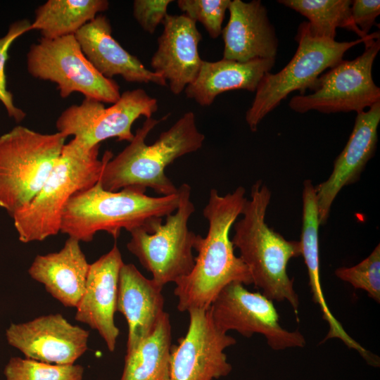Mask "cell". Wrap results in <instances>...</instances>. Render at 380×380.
<instances>
[{
    "mask_svg": "<svg viewBox=\"0 0 380 380\" xmlns=\"http://www.w3.org/2000/svg\"><path fill=\"white\" fill-rule=\"evenodd\" d=\"M245 193L243 186L224 196L215 189L210 190L203 210L208 222V233L205 237L196 235L194 250L198 255L194 266L188 275L175 283L179 311L207 310L228 284H252L251 273L241 258L234 254L229 239L230 229L246 202Z\"/></svg>",
    "mask_w": 380,
    "mask_h": 380,
    "instance_id": "obj_1",
    "label": "cell"
},
{
    "mask_svg": "<svg viewBox=\"0 0 380 380\" xmlns=\"http://www.w3.org/2000/svg\"><path fill=\"white\" fill-rule=\"evenodd\" d=\"M167 117L146 118L129 144L106 162L100 178L104 189L118 191L138 188L146 191L151 188L160 196L177 192L165 169L178 158L201 148L205 136L197 128L194 113L189 111L161 132L153 144L148 145L146 139L149 132Z\"/></svg>",
    "mask_w": 380,
    "mask_h": 380,
    "instance_id": "obj_2",
    "label": "cell"
},
{
    "mask_svg": "<svg viewBox=\"0 0 380 380\" xmlns=\"http://www.w3.org/2000/svg\"><path fill=\"white\" fill-rule=\"evenodd\" d=\"M179 194L149 196L138 188L118 191L104 189L99 181L76 193L67 203L60 232L80 242H90L98 232H106L115 239L122 229L129 233L142 229L147 233L163 222V217L178 207Z\"/></svg>",
    "mask_w": 380,
    "mask_h": 380,
    "instance_id": "obj_3",
    "label": "cell"
},
{
    "mask_svg": "<svg viewBox=\"0 0 380 380\" xmlns=\"http://www.w3.org/2000/svg\"><path fill=\"white\" fill-rule=\"evenodd\" d=\"M250 195L243 217L233 224L232 242L239 251L255 287L272 301H287L298 319L300 301L287 266L291 259L301 255L300 241L286 240L267 224L271 191L261 180L253 184Z\"/></svg>",
    "mask_w": 380,
    "mask_h": 380,
    "instance_id": "obj_4",
    "label": "cell"
},
{
    "mask_svg": "<svg viewBox=\"0 0 380 380\" xmlns=\"http://www.w3.org/2000/svg\"><path fill=\"white\" fill-rule=\"evenodd\" d=\"M99 147L87 148L75 139L65 144L39 193L11 216L21 242L42 241L60 232L63 213L70 199L96 184L106 162L113 157L110 151H106L99 159Z\"/></svg>",
    "mask_w": 380,
    "mask_h": 380,
    "instance_id": "obj_5",
    "label": "cell"
},
{
    "mask_svg": "<svg viewBox=\"0 0 380 380\" xmlns=\"http://www.w3.org/2000/svg\"><path fill=\"white\" fill-rule=\"evenodd\" d=\"M376 32L366 39L351 42L317 38L310 33L308 23L303 22L298 28L296 51L289 63L279 72H267L255 91V95L246 113V121L252 132H255L261 120L287 96L294 91L303 95L307 89L313 91L321 74L343 60L345 53L353 46L365 43Z\"/></svg>",
    "mask_w": 380,
    "mask_h": 380,
    "instance_id": "obj_6",
    "label": "cell"
},
{
    "mask_svg": "<svg viewBox=\"0 0 380 380\" xmlns=\"http://www.w3.org/2000/svg\"><path fill=\"white\" fill-rule=\"evenodd\" d=\"M67 137L18 125L0 137V207L11 216L37 196Z\"/></svg>",
    "mask_w": 380,
    "mask_h": 380,
    "instance_id": "obj_7",
    "label": "cell"
},
{
    "mask_svg": "<svg viewBox=\"0 0 380 380\" xmlns=\"http://www.w3.org/2000/svg\"><path fill=\"white\" fill-rule=\"evenodd\" d=\"M178 189L177 208L153 227L151 233L142 229L130 232L127 248L151 273L159 285L176 283L188 275L195 264L193 254L196 235L188 227L195 211L191 200V187L184 183Z\"/></svg>",
    "mask_w": 380,
    "mask_h": 380,
    "instance_id": "obj_8",
    "label": "cell"
},
{
    "mask_svg": "<svg viewBox=\"0 0 380 380\" xmlns=\"http://www.w3.org/2000/svg\"><path fill=\"white\" fill-rule=\"evenodd\" d=\"M27 68L32 77L56 83L63 99L79 92L113 104L121 95L118 83L99 73L88 61L74 34L41 38L30 48Z\"/></svg>",
    "mask_w": 380,
    "mask_h": 380,
    "instance_id": "obj_9",
    "label": "cell"
},
{
    "mask_svg": "<svg viewBox=\"0 0 380 380\" xmlns=\"http://www.w3.org/2000/svg\"><path fill=\"white\" fill-rule=\"evenodd\" d=\"M364 52L342 60L319 76L313 93L294 96L290 108L298 113L317 110L323 113L363 111L380 101V89L372 78V66L380 49L379 37L365 44Z\"/></svg>",
    "mask_w": 380,
    "mask_h": 380,
    "instance_id": "obj_10",
    "label": "cell"
},
{
    "mask_svg": "<svg viewBox=\"0 0 380 380\" xmlns=\"http://www.w3.org/2000/svg\"><path fill=\"white\" fill-rule=\"evenodd\" d=\"M158 108L157 99L142 89L124 91L108 108L101 101L85 98L80 104L72 105L62 112L56 120V129L67 137L73 136L87 148L110 138L130 142L134 121L141 116L151 118Z\"/></svg>",
    "mask_w": 380,
    "mask_h": 380,
    "instance_id": "obj_11",
    "label": "cell"
},
{
    "mask_svg": "<svg viewBox=\"0 0 380 380\" xmlns=\"http://www.w3.org/2000/svg\"><path fill=\"white\" fill-rule=\"evenodd\" d=\"M212 318L223 332L234 330L245 337L265 336L268 346L279 350L305 346L304 336L279 324L273 301L260 292H251L239 282L225 286L210 307Z\"/></svg>",
    "mask_w": 380,
    "mask_h": 380,
    "instance_id": "obj_12",
    "label": "cell"
},
{
    "mask_svg": "<svg viewBox=\"0 0 380 380\" xmlns=\"http://www.w3.org/2000/svg\"><path fill=\"white\" fill-rule=\"evenodd\" d=\"M209 308L188 311L187 332L171 348V380H214L231 372L224 350L236 341L216 326Z\"/></svg>",
    "mask_w": 380,
    "mask_h": 380,
    "instance_id": "obj_13",
    "label": "cell"
},
{
    "mask_svg": "<svg viewBox=\"0 0 380 380\" xmlns=\"http://www.w3.org/2000/svg\"><path fill=\"white\" fill-rule=\"evenodd\" d=\"M88 331L61 314L11 324L6 331L9 345L26 358L56 365H73L88 349Z\"/></svg>",
    "mask_w": 380,
    "mask_h": 380,
    "instance_id": "obj_14",
    "label": "cell"
},
{
    "mask_svg": "<svg viewBox=\"0 0 380 380\" xmlns=\"http://www.w3.org/2000/svg\"><path fill=\"white\" fill-rule=\"evenodd\" d=\"M123 265L121 253L115 243L108 253L89 265L84 291L75 308V319L96 330L110 352L115 349L120 334L114 315Z\"/></svg>",
    "mask_w": 380,
    "mask_h": 380,
    "instance_id": "obj_15",
    "label": "cell"
},
{
    "mask_svg": "<svg viewBox=\"0 0 380 380\" xmlns=\"http://www.w3.org/2000/svg\"><path fill=\"white\" fill-rule=\"evenodd\" d=\"M380 101L357 113L348 142L334 163L329 177L315 187L320 225L327 223L334 199L343 187L356 182L373 157L378 141Z\"/></svg>",
    "mask_w": 380,
    "mask_h": 380,
    "instance_id": "obj_16",
    "label": "cell"
},
{
    "mask_svg": "<svg viewBox=\"0 0 380 380\" xmlns=\"http://www.w3.org/2000/svg\"><path fill=\"white\" fill-rule=\"evenodd\" d=\"M158 49L151 59L152 71L169 82L173 94H180L197 77L203 60L198 46L202 39L196 23L184 14H167Z\"/></svg>",
    "mask_w": 380,
    "mask_h": 380,
    "instance_id": "obj_17",
    "label": "cell"
},
{
    "mask_svg": "<svg viewBox=\"0 0 380 380\" xmlns=\"http://www.w3.org/2000/svg\"><path fill=\"white\" fill-rule=\"evenodd\" d=\"M228 10L229 21L222 31V58L239 62L276 58L278 39L261 1L233 0Z\"/></svg>",
    "mask_w": 380,
    "mask_h": 380,
    "instance_id": "obj_18",
    "label": "cell"
},
{
    "mask_svg": "<svg viewBox=\"0 0 380 380\" xmlns=\"http://www.w3.org/2000/svg\"><path fill=\"white\" fill-rule=\"evenodd\" d=\"M74 35L86 58L105 77L112 79L120 75L128 82L166 86L163 76L147 69L113 37L111 25L106 15L99 14Z\"/></svg>",
    "mask_w": 380,
    "mask_h": 380,
    "instance_id": "obj_19",
    "label": "cell"
},
{
    "mask_svg": "<svg viewBox=\"0 0 380 380\" xmlns=\"http://www.w3.org/2000/svg\"><path fill=\"white\" fill-rule=\"evenodd\" d=\"M163 286L145 277L131 263L121 267L116 310L122 314L128 326L129 353L149 336L165 312Z\"/></svg>",
    "mask_w": 380,
    "mask_h": 380,
    "instance_id": "obj_20",
    "label": "cell"
},
{
    "mask_svg": "<svg viewBox=\"0 0 380 380\" xmlns=\"http://www.w3.org/2000/svg\"><path fill=\"white\" fill-rule=\"evenodd\" d=\"M89 265L80 241L69 237L59 251L37 255L28 273L64 306L76 308L84 291Z\"/></svg>",
    "mask_w": 380,
    "mask_h": 380,
    "instance_id": "obj_21",
    "label": "cell"
},
{
    "mask_svg": "<svg viewBox=\"0 0 380 380\" xmlns=\"http://www.w3.org/2000/svg\"><path fill=\"white\" fill-rule=\"evenodd\" d=\"M276 58H258L247 62L221 59L203 60L197 77L184 89L187 98L201 106H209L217 96L229 90L255 92L263 76L273 68Z\"/></svg>",
    "mask_w": 380,
    "mask_h": 380,
    "instance_id": "obj_22",
    "label": "cell"
},
{
    "mask_svg": "<svg viewBox=\"0 0 380 380\" xmlns=\"http://www.w3.org/2000/svg\"><path fill=\"white\" fill-rule=\"evenodd\" d=\"M303 224L300 236L301 255L307 267L309 285L312 300L317 304L329 330L322 342L329 338H338L349 348L355 341L344 330L341 323L329 310L323 293L319 273L318 230L320 225L315 187L306 179L303 190Z\"/></svg>",
    "mask_w": 380,
    "mask_h": 380,
    "instance_id": "obj_23",
    "label": "cell"
},
{
    "mask_svg": "<svg viewBox=\"0 0 380 380\" xmlns=\"http://www.w3.org/2000/svg\"><path fill=\"white\" fill-rule=\"evenodd\" d=\"M171 341L170 316L165 312L154 331L126 353L120 380H171Z\"/></svg>",
    "mask_w": 380,
    "mask_h": 380,
    "instance_id": "obj_24",
    "label": "cell"
},
{
    "mask_svg": "<svg viewBox=\"0 0 380 380\" xmlns=\"http://www.w3.org/2000/svg\"><path fill=\"white\" fill-rule=\"evenodd\" d=\"M108 7L107 0H49L36 9L30 30L46 39L75 34Z\"/></svg>",
    "mask_w": 380,
    "mask_h": 380,
    "instance_id": "obj_25",
    "label": "cell"
},
{
    "mask_svg": "<svg viewBox=\"0 0 380 380\" xmlns=\"http://www.w3.org/2000/svg\"><path fill=\"white\" fill-rule=\"evenodd\" d=\"M279 3L291 8L308 19V26L312 36L317 38L335 39L336 29L345 28L366 39L354 23L350 0H280Z\"/></svg>",
    "mask_w": 380,
    "mask_h": 380,
    "instance_id": "obj_26",
    "label": "cell"
},
{
    "mask_svg": "<svg viewBox=\"0 0 380 380\" xmlns=\"http://www.w3.org/2000/svg\"><path fill=\"white\" fill-rule=\"evenodd\" d=\"M4 374L6 380H83L84 368L14 357L5 366Z\"/></svg>",
    "mask_w": 380,
    "mask_h": 380,
    "instance_id": "obj_27",
    "label": "cell"
},
{
    "mask_svg": "<svg viewBox=\"0 0 380 380\" xmlns=\"http://www.w3.org/2000/svg\"><path fill=\"white\" fill-rule=\"evenodd\" d=\"M335 275L350 284L356 289H362L378 303H380V245L358 264L342 267L335 270Z\"/></svg>",
    "mask_w": 380,
    "mask_h": 380,
    "instance_id": "obj_28",
    "label": "cell"
},
{
    "mask_svg": "<svg viewBox=\"0 0 380 380\" xmlns=\"http://www.w3.org/2000/svg\"><path fill=\"white\" fill-rule=\"evenodd\" d=\"M230 0H179V8L195 23H201L210 37H218Z\"/></svg>",
    "mask_w": 380,
    "mask_h": 380,
    "instance_id": "obj_29",
    "label": "cell"
},
{
    "mask_svg": "<svg viewBox=\"0 0 380 380\" xmlns=\"http://www.w3.org/2000/svg\"><path fill=\"white\" fill-rule=\"evenodd\" d=\"M30 25L31 23L27 19L15 21L10 25L5 35L0 37V102L8 115L17 122L22 121L26 114L15 105L13 94L7 89L5 65L11 44L23 34L30 31Z\"/></svg>",
    "mask_w": 380,
    "mask_h": 380,
    "instance_id": "obj_30",
    "label": "cell"
},
{
    "mask_svg": "<svg viewBox=\"0 0 380 380\" xmlns=\"http://www.w3.org/2000/svg\"><path fill=\"white\" fill-rule=\"evenodd\" d=\"M172 2V0H135L133 16L145 32L153 34L163 23L167 14L168 5Z\"/></svg>",
    "mask_w": 380,
    "mask_h": 380,
    "instance_id": "obj_31",
    "label": "cell"
},
{
    "mask_svg": "<svg viewBox=\"0 0 380 380\" xmlns=\"http://www.w3.org/2000/svg\"><path fill=\"white\" fill-rule=\"evenodd\" d=\"M352 19L355 25L365 35L369 34L376 18L380 14V1L355 0L350 6Z\"/></svg>",
    "mask_w": 380,
    "mask_h": 380,
    "instance_id": "obj_32",
    "label": "cell"
}]
</instances>
